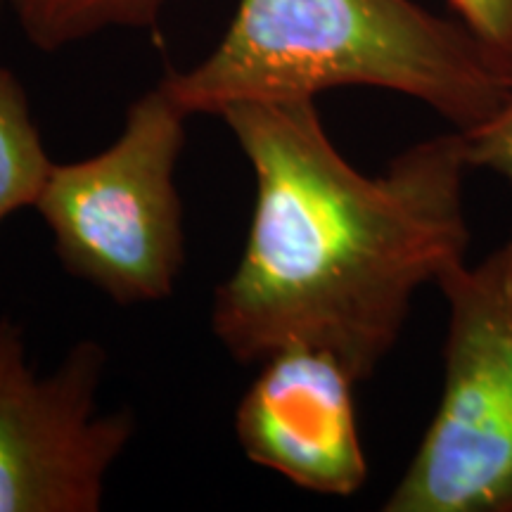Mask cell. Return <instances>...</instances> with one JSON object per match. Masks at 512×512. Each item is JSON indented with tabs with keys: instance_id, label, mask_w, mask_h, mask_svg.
Here are the masks:
<instances>
[{
	"instance_id": "obj_1",
	"label": "cell",
	"mask_w": 512,
	"mask_h": 512,
	"mask_svg": "<svg viewBox=\"0 0 512 512\" xmlns=\"http://www.w3.org/2000/svg\"><path fill=\"white\" fill-rule=\"evenodd\" d=\"M219 117L252 166L254 207L211 332L245 366L311 347L368 380L415 294L467 261L463 131L408 145L370 176L332 143L316 98L235 102Z\"/></svg>"
},
{
	"instance_id": "obj_2",
	"label": "cell",
	"mask_w": 512,
	"mask_h": 512,
	"mask_svg": "<svg viewBox=\"0 0 512 512\" xmlns=\"http://www.w3.org/2000/svg\"><path fill=\"white\" fill-rule=\"evenodd\" d=\"M162 81L185 112L216 117L235 102L382 88L458 131L512 98V69L463 22L413 0H238L214 50Z\"/></svg>"
},
{
	"instance_id": "obj_3",
	"label": "cell",
	"mask_w": 512,
	"mask_h": 512,
	"mask_svg": "<svg viewBox=\"0 0 512 512\" xmlns=\"http://www.w3.org/2000/svg\"><path fill=\"white\" fill-rule=\"evenodd\" d=\"M190 117L159 81L131 102L110 147L53 164L34 207L64 271L119 306L164 302L183 273L176 166Z\"/></svg>"
},
{
	"instance_id": "obj_4",
	"label": "cell",
	"mask_w": 512,
	"mask_h": 512,
	"mask_svg": "<svg viewBox=\"0 0 512 512\" xmlns=\"http://www.w3.org/2000/svg\"><path fill=\"white\" fill-rule=\"evenodd\" d=\"M444 387L384 512H512V235L441 275Z\"/></svg>"
},
{
	"instance_id": "obj_5",
	"label": "cell",
	"mask_w": 512,
	"mask_h": 512,
	"mask_svg": "<svg viewBox=\"0 0 512 512\" xmlns=\"http://www.w3.org/2000/svg\"><path fill=\"white\" fill-rule=\"evenodd\" d=\"M107 349L76 342L53 373L29 363L24 328L0 318V512H95L136 434L121 408L102 413Z\"/></svg>"
},
{
	"instance_id": "obj_6",
	"label": "cell",
	"mask_w": 512,
	"mask_h": 512,
	"mask_svg": "<svg viewBox=\"0 0 512 512\" xmlns=\"http://www.w3.org/2000/svg\"><path fill=\"white\" fill-rule=\"evenodd\" d=\"M356 384L328 351L278 349L261 361L235 408L242 453L313 494H358L368 479V458L358 430Z\"/></svg>"
},
{
	"instance_id": "obj_7",
	"label": "cell",
	"mask_w": 512,
	"mask_h": 512,
	"mask_svg": "<svg viewBox=\"0 0 512 512\" xmlns=\"http://www.w3.org/2000/svg\"><path fill=\"white\" fill-rule=\"evenodd\" d=\"M171 0H12L19 29L41 53L86 41L107 29H152Z\"/></svg>"
},
{
	"instance_id": "obj_8",
	"label": "cell",
	"mask_w": 512,
	"mask_h": 512,
	"mask_svg": "<svg viewBox=\"0 0 512 512\" xmlns=\"http://www.w3.org/2000/svg\"><path fill=\"white\" fill-rule=\"evenodd\" d=\"M53 164L27 88L12 69L0 67V223L36 207Z\"/></svg>"
},
{
	"instance_id": "obj_9",
	"label": "cell",
	"mask_w": 512,
	"mask_h": 512,
	"mask_svg": "<svg viewBox=\"0 0 512 512\" xmlns=\"http://www.w3.org/2000/svg\"><path fill=\"white\" fill-rule=\"evenodd\" d=\"M470 169L491 171L512 183V98L484 124L463 131Z\"/></svg>"
},
{
	"instance_id": "obj_10",
	"label": "cell",
	"mask_w": 512,
	"mask_h": 512,
	"mask_svg": "<svg viewBox=\"0 0 512 512\" xmlns=\"http://www.w3.org/2000/svg\"><path fill=\"white\" fill-rule=\"evenodd\" d=\"M458 22L479 38V43L512 69V0H448Z\"/></svg>"
},
{
	"instance_id": "obj_11",
	"label": "cell",
	"mask_w": 512,
	"mask_h": 512,
	"mask_svg": "<svg viewBox=\"0 0 512 512\" xmlns=\"http://www.w3.org/2000/svg\"><path fill=\"white\" fill-rule=\"evenodd\" d=\"M10 3H12V0H0V15H3L5 8H10Z\"/></svg>"
}]
</instances>
